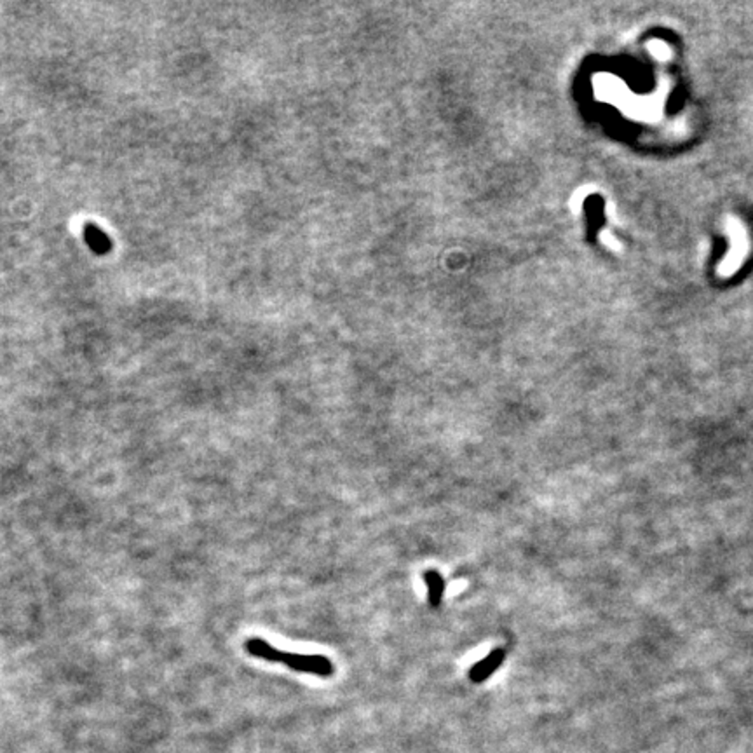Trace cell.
<instances>
[{
  "label": "cell",
  "instance_id": "cell-1",
  "mask_svg": "<svg viewBox=\"0 0 753 753\" xmlns=\"http://www.w3.org/2000/svg\"><path fill=\"white\" fill-rule=\"evenodd\" d=\"M246 651L253 658L265 659L269 663H283L291 670L300 671V673L318 675V677H332L333 665L326 656L319 654H296V652L277 651L272 645L267 644L263 638H248L244 644Z\"/></svg>",
  "mask_w": 753,
  "mask_h": 753
},
{
  "label": "cell",
  "instance_id": "cell-2",
  "mask_svg": "<svg viewBox=\"0 0 753 753\" xmlns=\"http://www.w3.org/2000/svg\"><path fill=\"white\" fill-rule=\"evenodd\" d=\"M504 659H506V651H504V649H495V651H492L487 658L474 663V665L469 668V680L474 682V684L485 682L495 673V670L502 665Z\"/></svg>",
  "mask_w": 753,
  "mask_h": 753
},
{
  "label": "cell",
  "instance_id": "cell-3",
  "mask_svg": "<svg viewBox=\"0 0 753 753\" xmlns=\"http://www.w3.org/2000/svg\"><path fill=\"white\" fill-rule=\"evenodd\" d=\"M424 581L428 586V602L431 607H440L441 600H443L445 593V579L441 577V574L438 570H426L424 572Z\"/></svg>",
  "mask_w": 753,
  "mask_h": 753
},
{
  "label": "cell",
  "instance_id": "cell-4",
  "mask_svg": "<svg viewBox=\"0 0 753 753\" xmlns=\"http://www.w3.org/2000/svg\"><path fill=\"white\" fill-rule=\"evenodd\" d=\"M649 47H651V51H652V54H654V56H658L661 59H665V58L670 56V49H668V47L663 42H651V46H649Z\"/></svg>",
  "mask_w": 753,
  "mask_h": 753
}]
</instances>
